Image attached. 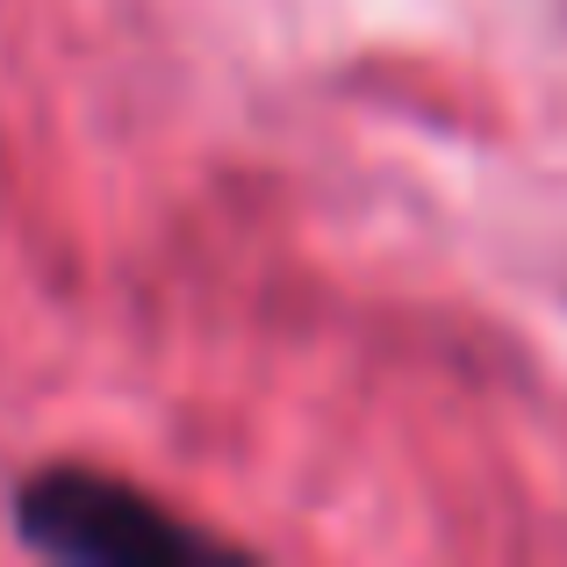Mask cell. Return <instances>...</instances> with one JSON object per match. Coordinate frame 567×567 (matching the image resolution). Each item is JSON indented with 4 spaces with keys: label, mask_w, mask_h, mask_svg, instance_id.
I'll return each instance as SVG.
<instances>
[{
    "label": "cell",
    "mask_w": 567,
    "mask_h": 567,
    "mask_svg": "<svg viewBox=\"0 0 567 567\" xmlns=\"http://www.w3.org/2000/svg\"><path fill=\"white\" fill-rule=\"evenodd\" d=\"M14 532L22 546L72 567H223L245 560L216 532L187 525L181 511L152 503L144 488L94 467H43L14 488Z\"/></svg>",
    "instance_id": "1"
}]
</instances>
